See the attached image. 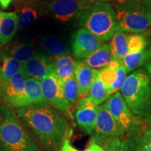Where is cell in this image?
Returning a JSON list of instances; mask_svg holds the SVG:
<instances>
[{"instance_id":"3","label":"cell","mask_w":151,"mask_h":151,"mask_svg":"<svg viewBox=\"0 0 151 151\" xmlns=\"http://www.w3.org/2000/svg\"><path fill=\"white\" fill-rule=\"evenodd\" d=\"M79 24L102 41L110 40L118 32L116 13L107 2H95L87 7Z\"/></svg>"},{"instance_id":"17","label":"cell","mask_w":151,"mask_h":151,"mask_svg":"<svg viewBox=\"0 0 151 151\" xmlns=\"http://www.w3.org/2000/svg\"><path fill=\"white\" fill-rule=\"evenodd\" d=\"M76 62L69 55L53 58L52 71L55 73L63 83L74 74Z\"/></svg>"},{"instance_id":"28","label":"cell","mask_w":151,"mask_h":151,"mask_svg":"<svg viewBox=\"0 0 151 151\" xmlns=\"http://www.w3.org/2000/svg\"><path fill=\"white\" fill-rule=\"evenodd\" d=\"M148 42L146 39L141 35H129L127 41L129 52H139L146 49Z\"/></svg>"},{"instance_id":"19","label":"cell","mask_w":151,"mask_h":151,"mask_svg":"<svg viewBox=\"0 0 151 151\" xmlns=\"http://www.w3.org/2000/svg\"><path fill=\"white\" fill-rule=\"evenodd\" d=\"M88 97L92 102L98 106L107 101L111 97L108 89L100 78L99 71L98 69L94 70L93 80Z\"/></svg>"},{"instance_id":"6","label":"cell","mask_w":151,"mask_h":151,"mask_svg":"<svg viewBox=\"0 0 151 151\" xmlns=\"http://www.w3.org/2000/svg\"><path fill=\"white\" fill-rule=\"evenodd\" d=\"M27 78L22 68L9 80L0 79V97L6 104L16 109L32 105L26 93Z\"/></svg>"},{"instance_id":"26","label":"cell","mask_w":151,"mask_h":151,"mask_svg":"<svg viewBox=\"0 0 151 151\" xmlns=\"http://www.w3.org/2000/svg\"><path fill=\"white\" fill-rule=\"evenodd\" d=\"M38 11L33 6L29 5L23 6L19 10L18 15V27L22 29L29 27L38 18Z\"/></svg>"},{"instance_id":"15","label":"cell","mask_w":151,"mask_h":151,"mask_svg":"<svg viewBox=\"0 0 151 151\" xmlns=\"http://www.w3.org/2000/svg\"><path fill=\"white\" fill-rule=\"evenodd\" d=\"M18 27V16L14 12L0 11V39L8 43L12 40Z\"/></svg>"},{"instance_id":"30","label":"cell","mask_w":151,"mask_h":151,"mask_svg":"<svg viewBox=\"0 0 151 151\" xmlns=\"http://www.w3.org/2000/svg\"><path fill=\"white\" fill-rule=\"evenodd\" d=\"M117 73H118V76L116 81L111 85V86L109 88V94H113L116 92H118V90H121L122 86H123L124 81L127 78V71H126L125 68H124V64L122 65L120 67H119L118 69H116Z\"/></svg>"},{"instance_id":"40","label":"cell","mask_w":151,"mask_h":151,"mask_svg":"<svg viewBox=\"0 0 151 151\" xmlns=\"http://www.w3.org/2000/svg\"><path fill=\"white\" fill-rule=\"evenodd\" d=\"M140 1H151V0H140Z\"/></svg>"},{"instance_id":"2","label":"cell","mask_w":151,"mask_h":151,"mask_svg":"<svg viewBox=\"0 0 151 151\" xmlns=\"http://www.w3.org/2000/svg\"><path fill=\"white\" fill-rule=\"evenodd\" d=\"M0 151H41L14 111L0 104Z\"/></svg>"},{"instance_id":"16","label":"cell","mask_w":151,"mask_h":151,"mask_svg":"<svg viewBox=\"0 0 151 151\" xmlns=\"http://www.w3.org/2000/svg\"><path fill=\"white\" fill-rule=\"evenodd\" d=\"M5 52L22 65L27 62L37 53L32 43H13L4 48Z\"/></svg>"},{"instance_id":"10","label":"cell","mask_w":151,"mask_h":151,"mask_svg":"<svg viewBox=\"0 0 151 151\" xmlns=\"http://www.w3.org/2000/svg\"><path fill=\"white\" fill-rule=\"evenodd\" d=\"M89 5L80 0H52L48 4V9L55 19L67 22L80 19Z\"/></svg>"},{"instance_id":"35","label":"cell","mask_w":151,"mask_h":151,"mask_svg":"<svg viewBox=\"0 0 151 151\" xmlns=\"http://www.w3.org/2000/svg\"><path fill=\"white\" fill-rule=\"evenodd\" d=\"M13 0H0V4L4 9H6Z\"/></svg>"},{"instance_id":"37","label":"cell","mask_w":151,"mask_h":151,"mask_svg":"<svg viewBox=\"0 0 151 151\" xmlns=\"http://www.w3.org/2000/svg\"><path fill=\"white\" fill-rule=\"evenodd\" d=\"M116 1L118 3V4H122L128 2V1H132V0H116Z\"/></svg>"},{"instance_id":"22","label":"cell","mask_w":151,"mask_h":151,"mask_svg":"<svg viewBox=\"0 0 151 151\" xmlns=\"http://www.w3.org/2000/svg\"><path fill=\"white\" fill-rule=\"evenodd\" d=\"M134 132L127 141L130 151H151V129L143 134Z\"/></svg>"},{"instance_id":"7","label":"cell","mask_w":151,"mask_h":151,"mask_svg":"<svg viewBox=\"0 0 151 151\" xmlns=\"http://www.w3.org/2000/svg\"><path fill=\"white\" fill-rule=\"evenodd\" d=\"M124 131L120 124L115 120L105 104L98 106L95 128L92 134L90 143L100 146L106 141L113 138H121Z\"/></svg>"},{"instance_id":"29","label":"cell","mask_w":151,"mask_h":151,"mask_svg":"<svg viewBox=\"0 0 151 151\" xmlns=\"http://www.w3.org/2000/svg\"><path fill=\"white\" fill-rule=\"evenodd\" d=\"M102 147L104 151H129L127 141L121 138H113L108 139L103 143Z\"/></svg>"},{"instance_id":"21","label":"cell","mask_w":151,"mask_h":151,"mask_svg":"<svg viewBox=\"0 0 151 151\" xmlns=\"http://www.w3.org/2000/svg\"><path fill=\"white\" fill-rule=\"evenodd\" d=\"M42 46L45 51L52 58H58L70 53V50L65 43L55 37L43 38Z\"/></svg>"},{"instance_id":"23","label":"cell","mask_w":151,"mask_h":151,"mask_svg":"<svg viewBox=\"0 0 151 151\" xmlns=\"http://www.w3.org/2000/svg\"><path fill=\"white\" fill-rule=\"evenodd\" d=\"M149 55V48L139 52H129L122 59L127 73L131 72L137 68L146 65Z\"/></svg>"},{"instance_id":"18","label":"cell","mask_w":151,"mask_h":151,"mask_svg":"<svg viewBox=\"0 0 151 151\" xmlns=\"http://www.w3.org/2000/svg\"><path fill=\"white\" fill-rule=\"evenodd\" d=\"M113 59L109 43H103L94 53L84 60V62L92 69H102L109 65Z\"/></svg>"},{"instance_id":"36","label":"cell","mask_w":151,"mask_h":151,"mask_svg":"<svg viewBox=\"0 0 151 151\" xmlns=\"http://www.w3.org/2000/svg\"><path fill=\"white\" fill-rule=\"evenodd\" d=\"M80 1H83V2L88 4H92L95 3L94 0H80Z\"/></svg>"},{"instance_id":"25","label":"cell","mask_w":151,"mask_h":151,"mask_svg":"<svg viewBox=\"0 0 151 151\" xmlns=\"http://www.w3.org/2000/svg\"><path fill=\"white\" fill-rule=\"evenodd\" d=\"M26 93L33 105L48 104L43 98L41 83L36 79L27 78L25 81Z\"/></svg>"},{"instance_id":"8","label":"cell","mask_w":151,"mask_h":151,"mask_svg":"<svg viewBox=\"0 0 151 151\" xmlns=\"http://www.w3.org/2000/svg\"><path fill=\"white\" fill-rule=\"evenodd\" d=\"M42 94L46 102L62 114L71 118L70 106L64 94V83L55 73L50 71L40 81Z\"/></svg>"},{"instance_id":"24","label":"cell","mask_w":151,"mask_h":151,"mask_svg":"<svg viewBox=\"0 0 151 151\" xmlns=\"http://www.w3.org/2000/svg\"><path fill=\"white\" fill-rule=\"evenodd\" d=\"M129 35L121 32H117L111 39V41L109 44L111 46L113 58L122 59L129 53L127 46Z\"/></svg>"},{"instance_id":"32","label":"cell","mask_w":151,"mask_h":151,"mask_svg":"<svg viewBox=\"0 0 151 151\" xmlns=\"http://www.w3.org/2000/svg\"><path fill=\"white\" fill-rule=\"evenodd\" d=\"M60 151H80L77 148H76L75 147H73L69 141V139H65L63 143L62 144L61 149Z\"/></svg>"},{"instance_id":"31","label":"cell","mask_w":151,"mask_h":151,"mask_svg":"<svg viewBox=\"0 0 151 151\" xmlns=\"http://www.w3.org/2000/svg\"><path fill=\"white\" fill-rule=\"evenodd\" d=\"M99 71L100 78L109 90V88L116 81L117 76H118L117 70L109 67H106Z\"/></svg>"},{"instance_id":"27","label":"cell","mask_w":151,"mask_h":151,"mask_svg":"<svg viewBox=\"0 0 151 151\" xmlns=\"http://www.w3.org/2000/svg\"><path fill=\"white\" fill-rule=\"evenodd\" d=\"M64 94L70 107L80 99V90L74 74L64 83Z\"/></svg>"},{"instance_id":"33","label":"cell","mask_w":151,"mask_h":151,"mask_svg":"<svg viewBox=\"0 0 151 151\" xmlns=\"http://www.w3.org/2000/svg\"><path fill=\"white\" fill-rule=\"evenodd\" d=\"M84 151H104V150L102 147L100 146L99 145H97L94 143H90L88 148H87Z\"/></svg>"},{"instance_id":"12","label":"cell","mask_w":151,"mask_h":151,"mask_svg":"<svg viewBox=\"0 0 151 151\" xmlns=\"http://www.w3.org/2000/svg\"><path fill=\"white\" fill-rule=\"evenodd\" d=\"M98 106L88 97L81 98L76 105V120L78 125L88 134H92L95 128Z\"/></svg>"},{"instance_id":"42","label":"cell","mask_w":151,"mask_h":151,"mask_svg":"<svg viewBox=\"0 0 151 151\" xmlns=\"http://www.w3.org/2000/svg\"><path fill=\"white\" fill-rule=\"evenodd\" d=\"M150 123H151V121H150Z\"/></svg>"},{"instance_id":"4","label":"cell","mask_w":151,"mask_h":151,"mask_svg":"<svg viewBox=\"0 0 151 151\" xmlns=\"http://www.w3.org/2000/svg\"><path fill=\"white\" fill-rule=\"evenodd\" d=\"M150 76L145 69H138L127 77L121 95L134 115L145 114L151 104Z\"/></svg>"},{"instance_id":"38","label":"cell","mask_w":151,"mask_h":151,"mask_svg":"<svg viewBox=\"0 0 151 151\" xmlns=\"http://www.w3.org/2000/svg\"><path fill=\"white\" fill-rule=\"evenodd\" d=\"M4 44H5V43H4L3 41L1 40V39H0V52H1V49H2L4 45Z\"/></svg>"},{"instance_id":"11","label":"cell","mask_w":151,"mask_h":151,"mask_svg":"<svg viewBox=\"0 0 151 151\" xmlns=\"http://www.w3.org/2000/svg\"><path fill=\"white\" fill-rule=\"evenodd\" d=\"M102 44V40L84 28L76 30L71 37L73 54L78 59H86Z\"/></svg>"},{"instance_id":"1","label":"cell","mask_w":151,"mask_h":151,"mask_svg":"<svg viewBox=\"0 0 151 151\" xmlns=\"http://www.w3.org/2000/svg\"><path fill=\"white\" fill-rule=\"evenodd\" d=\"M16 113L24 128L47 149L60 147L70 134L67 120L48 104L18 108Z\"/></svg>"},{"instance_id":"14","label":"cell","mask_w":151,"mask_h":151,"mask_svg":"<svg viewBox=\"0 0 151 151\" xmlns=\"http://www.w3.org/2000/svg\"><path fill=\"white\" fill-rule=\"evenodd\" d=\"M94 70L84 61L76 62L74 76L78 83L81 97H85L89 93V90L93 80Z\"/></svg>"},{"instance_id":"34","label":"cell","mask_w":151,"mask_h":151,"mask_svg":"<svg viewBox=\"0 0 151 151\" xmlns=\"http://www.w3.org/2000/svg\"><path fill=\"white\" fill-rule=\"evenodd\" d=\"M149 51H150V55H149L148 61L145 65H146V70L151 78V46L149 48Z\"/></svg>"},{"instance_id":"20","label":"cell","mask_w":151,"mask_h":151,"mask_svg":"<svg viewBox=\"0 0 151 151\" xmlns=\"http://www.w3.org/2000/svg\"><path fill=\"white\" fill-rule=\"evenodd\" d=\"M22 63L6 52H0V79L9 80L22 68Z\"/></svg>"},{"instance_id":"9","label":"cell","mask_w":151,"mask_h":151,"mask_svg":"<svg viewBox=\"0 0 151 151\" xmlns=\"http://www.w3.org/2000/svg\"><path fill=\"white\" fill-rule=\"evenodd\" d=\"M109 112L125 132L135 131L137 120L121 94L116 92L105 103Z\"/></svg>"},{"instance_id":"39","label":"cell","mask_w":151,"mask_h":151,"mask_svg":"<svg viewBox=\"0 0 151 151\" xmlns=\"http://www.w3.org/2000/svg\"><path fill=\"white\" fill-rule=\"evenodd\" d=\"M111 0H94L95 2H108Z\"/></svg>"},{"instance_id":"13","label":"cell","mask_w":151,"mask_h":151,"mask_svg":"<svg viewBox=\"0 0 151 151\" xmlns=\"http://www.w3.org/2000/svg\"><path fill=\"white\" fill-rule=\"evenodd\" d=\"M53 58L37 52L33 58L23 64L22 69L28 78L40 81L52 71Z\"/></svg>"},{"instance_id":"41","label":"cell","mask_w":151,"mask_h":151,"mask_svg":"<svg viewBox=\"0 0 151 151\" xmlns=\"http://www.w3.org/2000/svg\"><path fill=\"white\" fill-rule=\"evenodd\" d=\"M50 1H52V0H50Z\"/></svg>"},{"instance_id":"5","label":"cell","mask_w":151,"mask_h":151,"mask_svg":"<svg viewBox=\"0 0 151 151\" xmlns=\"http://www.w3.org/2000/svg\"><path fill=\"white\" fill-rule=\"evenodd\" d=\"M118 32L140 33L151 27V1L132 0L115 8Z\"/></svg>"}]
</instances>
